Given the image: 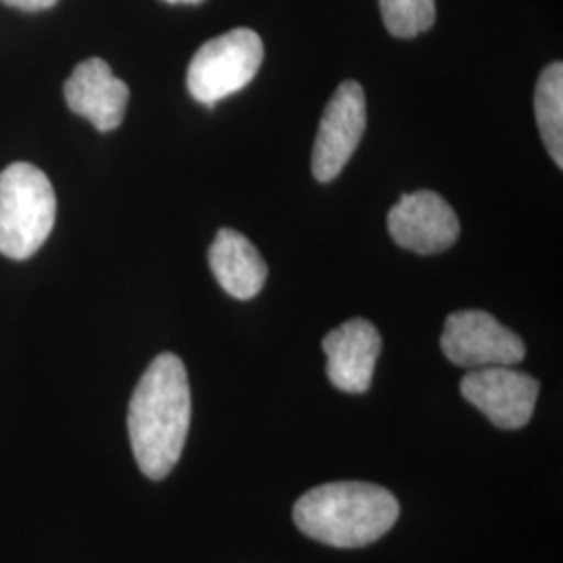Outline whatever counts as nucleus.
I'll use <instances>...</instances> for the list:
<instances>
[{
  "label": "nucleus",
  "mask_w": 563,
  "mask_h": 563,
  "mask_svg": "<svg viewBox=\"0 0 563 563\" xmlns=\"http://www.w3.org/2000/svg\"><path fill=\"white\" fill-rule=\"evenodd\" d=\"M190 411L186 367L178 355L162 353L142 374L128 409L132 453L146 478L163 481L180 462Z\"/></svg>",
  "instance_id": "nucleus-1"
},
{
  "label": "nucleus",
  "mask_w": 563,
  "mask_h": 563,
  "mask_svg": "<svg viewBox=\"0 0 563 563\" xmlns=\"http://www.w3.org/2000/svg\"><path fill=\"white\" fill-rule=\"evenodd\" d=\"M399 501L372 483H328L307 490L295 504L302 534L339 549L376 543L397 523Z\"/></svg>",
  "instance_id": "nucleus-2"
},
{
  "label": "nucleus",
  "mask_w": 563,
  "mask_h": 563,
  "mask_svg": "<svg viewBox=\"0 0 563 563\" xmlns=\"http://www.w3.org/2000/svg\"><path fill=\"white\" fill-rule=\"evenodd\" d=\"M57 199L53 184L38 167L13 163L0 172V253L23 262L53 232Z\"/></svg>",
  "instance_id": "nucleus-3"
},
{
  "label": "nucleus",
  "mask_w": 563,
  "mask_h": 563,
  "mask_svg": "<svg viewBox=\"0 0 563 563\" xmlns=\"http://www.w3.org/2000/svg\"><path fill=\"white\" fill-rule=\"evenodd\" d=\"M263 60V42L249 27L232 30L205 42L188 65L186 86L195 101L207 107L241 92L257 76Z\"/></svg>",
  "instance_id": "nucleus-4"
},
{
  "label": "nucleus",
  "mask_w": 563,
  "mask_h": 563,
  "mask_svg": "<svg viewBox=\"0 0 563 563\" xmlns=\"http://www.w3.org/2000/svg\"><path fill=\"white\" fill-rule=\"evenodd\" d=\"M441 346L449 362L465 369L514 367L526 357L522 339L478 309L451 313L444 322Z\"/></svg>",
  "instance_id": "nucleus-5"
},
{
  "label": "nucleus",
  "mask_w": 563,
  "mask_h": 563,
  "mask_svg": "<svg viewBox=\"0 0 563 563\" xmlns=\"http://www.w3.org/2000/svg\"><path fill=\"white\" fill-rule=\"evenodd\" d=\"M367 125L365 92L360 81H342L325 104L318 139L313 144L311 169L316 180L332 181L353 157Z\"/></svg>",
  "instance_id": "nucleus-6"
},
{
  "label": "nucleus",
  "mask_w": 563,
  "mask_h": 563,
  "mask_svg": "<svg viewBox=\"0 0 563 563\" xmlns=\"http://www.w3.org/2000/svg\"><path fill=\"white\" fill-rule=\"evenodd\" d=\"M463 399L504 430H518L530 422L539 399V383L514 367L470 369L460 384Z\"/></svg>",
  "instance_id": "nucleus-7"
},
{
  "label": "nucleus",
  "mask_w": 563,
  "mask_h": 563,
  "mask_svg": "<svg viewBox=\"0 0 563 563\" xmlns=\"http://www.w3.org/2000/svg\"><path fill=\"white\" fill-rule=\"evenodd\" d=\"M388 232L395 242L418 255H437L460 239L455 209L432 190L402 195L388 211Z\"/></svg>",
  "instance_id": "nucleus-8"
},
{
  "label": "nucleus",
  "mask_w": 563,
  "mask_h": 563,
  "mask_svg": "<svg viewBox=\"0 0 563 563\" xmlns=\"http://www.w3.org/2000/svg\"><path fill=\"white\" fill-rule=\"evenodd\" d=\"M322 349L328 357L325 374L339 390L362 395L372 386L383 351V336L374 323L363 318L349 320L325 334Z\"/></svg>",
  "instance_id": "nucleus-9"
},
{
  "label": "nucleus",
  "mask_w": 563,
  "mask_h": 563,
  "mask_svg": "<svg viewBox=\"0 0 563 563\" xmlns=\"http://www.w3.org/2000/svg\"><path fill=\"white\" fill-rule=\"evenodd\" d=\"M65 101L69 109L90 121L99 132L120 128L130 88L113 76L111 67L102 59L81 60L65 81Z\"/></svg>",
  "instance_id": "nucleus-10"
},
{
  "label": "nucleus",
  "mask_w": 563,
  "mask_h": 563,
  "mask_svg": "<svg viewBox=\"0 0 563 563\" xmlns=\"http://www.w3.org/2000/svg\"><path fill=\"white\" fill-rule=\"evenodd\" d=\"M209 265L223 290L239 301L257 297L267 280L262 253L244 234L230 228L218 232L209 249Z\"/></svg>",
  "instance_id": "nucleus-11"
},
{
  "label": "nucleus",
  "mask_w": 563,
  "mask_h": 563,
  "mask_svg": "<svg viewBox=\"0 0 563 563\" xmlns=\"http://www.w3.org/2000/svg\"><path fill=\"white\" fill-rule=\"evenodd\" d=\"M534 115L544 146L558 167H563V65L544 67L534 90Z\"/></svg>",
  "instance_id": "nucleus-12"
},
{
  "label": "nucleus",
  "mask_w": 563,
  "mask_h": 563,
  "mask_svg": "<svg viewBox=\"0 0 563 563\" xmlns=\"http://www.w3.org/2000/svg\"><path fill=\"white\" fill-rule=\"evenodd\" d=\"M384 25L395 38H416L437 20L434 0H380Z\"/></svg>",
  "instance_id": "nucleus-13"
},
{
  "label": "nucleus",
  "mask_w": 563,
  "mask_h": 563,
  "mask_svg": "<svg viewBox=\"0 0 563 563\" xmlns=\"http://www.w3.org/2000/svg\"><path fill=\"white\" fill-rule=\"evenodd\" d=\"M0 2L20 11H44L57 4V0H0Z\"/></svg>",
  "instance_id": "nucleus-14"
},
{
  "label": "nucleus",
  "mask_w": 563,
  "mask_h": 563,
  "mask_svg": "<svg viewBox=\"0 0 563 563\" xmlns=\"http://www.w3.org/2000/svg\"><path fill=\"white\" fill-rule=\"evenodd\" d=\"M169 4H201L202 0H163Z\"/></svg>",
  "instance_id": "nucleus-15"
}]
</instances>
